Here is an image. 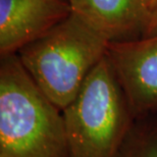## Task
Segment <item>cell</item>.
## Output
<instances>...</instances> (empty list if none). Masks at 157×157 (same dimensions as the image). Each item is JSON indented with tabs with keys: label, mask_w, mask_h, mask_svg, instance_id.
I'll return each mask as SVG.
<instances>
[{
	"label": "cell",
	"mask_w": 157,
	"mask_h": 157,
	"mask_svg": "<svg viewBox=\"0 0 157 157\" xmlns=\"http://www.w3.org/2000/svg\"><path fill=\"white\" fill-rule=\"evenodd\" d=\"M109 41L75 13L17 54L47 97L62 110L107 53Z\"/></svg>",
	"instance_id": "cell-3"
},
{
	"label": "cell",
	"mask_w": 157,
	"mask_h": 157,
	"mask_svg": "<svg viewBox=\"0 0 157 157\" xmlns=\"http://www.w3.org/2000/svg\"><path fill=\"white\" fill-rule=\"evenodd\" d=\"M0 157H70L62 110L17 53L0 60Z\"/></svg>",
	"instance_id": "cell-1"
},
{
	"label": "cell",
	"mask_w": 157,
	"mask_h": 157,
	"mask_svg": "<svg viewBox=\"0 0 157 157\" xmlns=\"http://www.w3.org/2000/svg\"><path fill=\"white\" fill-rule=\"evenodd\" d=\"M156 113H157V111H156Z\"/></svg>",
	"instance_id": "cell-9"
},
{
	"label": "cell",
	"mask_w": 157,
	"mask_h": 157,
	"mask_svg": "<svg viewBox=\"0 0 157 157\" xmlns=\"http://www.w3.org/2000/svg\"><path fill=\"white\" fill-rule=\"evenodd\" d=\"M62 114L70 157H118L137 118L106 55Z\"/></svg>",
	"instance_id": "cell-2"
},
{
	"label": "cell",
	"mask_w": 157,
	"mask_h": 157,
	"mask_svg": "<svg viewBox=\"0 0 157 157\" xmlns=\"http://www.w3.org/2000/svg\"><path fill=\"white\" fill-rule=\"evenodd\" d=\"M118 157H157V113L138 117Z\"/></svg>",
	"instance_id": "cell-7"
},
{
	"label": "cell",
	"mask_w": 157,
	"mask_h": 157,
	"mask_svg": "<svg viewBox=\"0 0 157 157\" xmlns=\"http://www.w3.org/2000/svg\"><path fill=\"white\" fill-rule=\"evenodd\" d=\"M157 34V0H147V23L142 38Z\"/></svg>",
	"instance_id": "cell-8"
},
{
	"label": "cell",
	"mask_w": 157,
	"mask_h": 157,
	"mask_svg": "<svg viewBox=\"0 0 157 157\" xmlns=\"http://www.w3.org/2000/svg\"><path fill=\"white\" fill-rule=\"evenodd\" d=\"M135 117L157 111V34L109 43L107 53Z\"/></svg>",
	"instance_id": "cell-4"
},
{
	"label": "cell",
	"mask_w": 157,
	"mask_h": 157,
	"mask_svg": "<svg viewBox=\"0 0 157 157\" xmlns=\"http://www.w3.org/2000/svg\"><path fill=\"white\" fill-rule=\"evenodd\" d=\"M71 12L106 40L142 38L147 23V0H68Z\"/></svg>",
	"instance_id": "cell-6"
},
{
	"label": "cell",
	"mask_w": 157,
	"mask_h": 157,
	"mask_svg": "<svg viewBox=\"0 0 157 157\" xmlns=\"http://www.w3.org/2000/svg\"><path fill=\"white\" fill-rule=\"evenodd\" d=\"M71 13L68 0H0V56L17 53Z\"/></svg>",
	"instance_id": "cell-5"
}]
</instances>
